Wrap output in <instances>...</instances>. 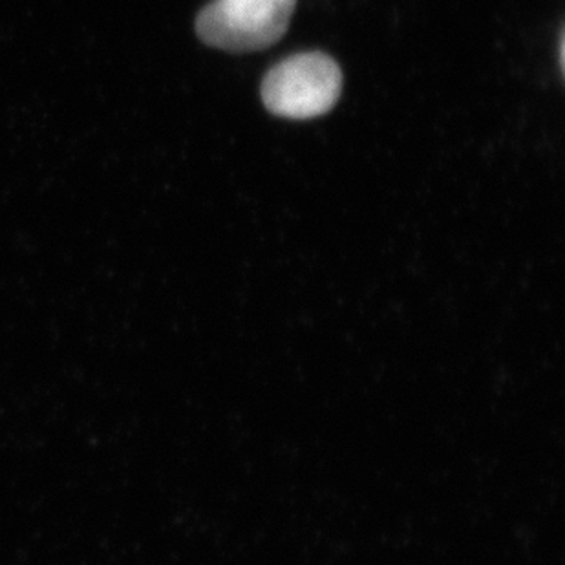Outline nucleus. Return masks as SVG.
<instances>
[{"label":"nucleus","instance_id":"1","mask_svg":"<svg viewBox=\"0 0 565 565\" xmlns=\"http://www.w3.org/2000/svg\"><path fill=\"white\" fill-rule=\"evenodd\" d=\"M260 92L267 110L278 118H319L341 97V66L320 52L291 55L267 72Z\"/></svg>","mask_w":565,"mask_h":565},{"label":"nucleus","instance_id":"2","mask_svg":"<svg viewBox=\"0 0 565 565\" xmlns=\"http://www.w3.org/2000/svg\"><path fill=\"white\" fill-rule=\"evenodd\" d=\"M297 0H214L196 19L198 38L233 54L260 52L288 32Z\"/></svg>","mask_w":565,"mask_h":565}]
</instances>
